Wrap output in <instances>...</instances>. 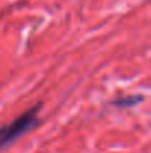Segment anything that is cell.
<instances>
[{"instance_id":"cell-1","label":"cell","mask_w":151,"mask_h":153,"mask_svg":"<svg viewBox=\"0 0 151 153\" xmlns=\"http://www.w3.org/2000/svg\"><path fill=\"white\" fill-rule=\"evenodd\" d=\"M39 108H40V104L30 108L19 117H16L9 125H4L3 128H0V149L12 144L15 140H18L19 137H22L24 134H27L30 129H33L37 125Z\"/></svg>"},{"instance_id":"cell-2","label":"cell","mask_w":151,"mask_h":153,"mask_svg":"<svg viewBox=\"0 0 151 153\" xmlns=\"http://www.w3.org/2000/svg\"><path fill=\"white\" fill-rule=\"evenodd\" d=\"M142 101H144V95H129V97H123V98L113 101V104L120 108H127V107H133Z\"/></svg>"}]
</instances>
